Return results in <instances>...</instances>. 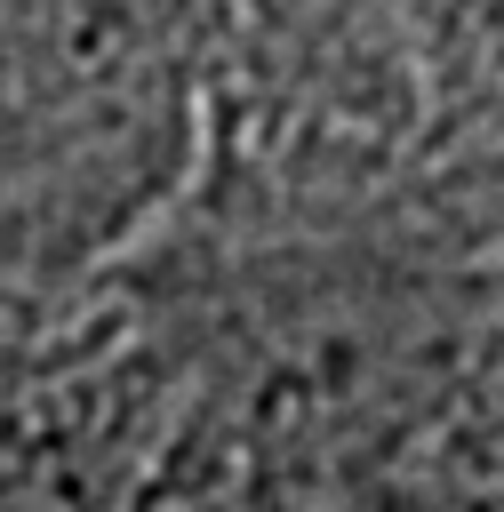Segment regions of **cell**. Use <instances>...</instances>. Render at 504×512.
<instances>
[{
	"label": "cell",
	"mask_w": 504,
	"mask_h": 512,
	"mask_svg": "<svg viewBox=\"0 0 504 512\" xmlns=\"http://www.w3.org/2000/svg\"><path fill=\"white\" fill-rule=\"evenodd\" d=\"M208 24L176 8H0V304H80L192 192Z\"/></svg>",
	"instance_id": "6da1fadb"
}]
</instances>
